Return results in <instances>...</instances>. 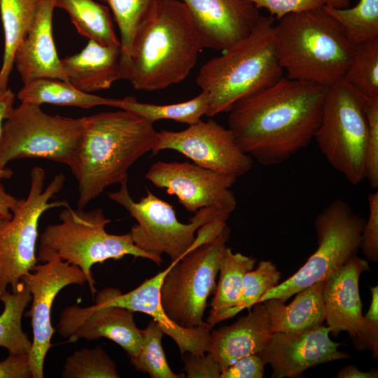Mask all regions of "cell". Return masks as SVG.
Listing matches in <instances>:
<instances>
[{"label": "cell", "instance_id": "6da1fadb", "mask_svg": "<svg viewBox=\"0 0 378 378\" xmlns=\"http://www.w3.org/2000/svg\"><path fill=\"white\" fill-rule=\"evenodd\" d=\"M327 88L286 76L237 102L228 128L239 147L264 165L281 163L314 139Z\"/></svg>", "mask_w": 378, "mask_h": 378}, {"label": "cell", "instance_id": "7a4b0ae2", "mask_svg": "<svg viewBox=\"0 0 378 378\" xmlns=\"http://www.w3.org/2000/svg\"><path fill=\"white\" fill-rule=\"evenodd\" d=\"M119 109L83 117L69 166L78 181V208L84 209L106 188L127 180L129 169L156 142L153 124Z\"/></svg>", "mask_w": 378, "mask_h": 378}, {"label": "cell", "instance_id": "3957f363", "mask_svg": "<svg viewBox=\"0 0 378 378\" xmlns=\"http://www.w3.org/2000/svg\"><path fill=\"white\" fill-rule=\"evenodd\" d=\"M202 49L186 4L160 0L134 36L123 79L137 90L165 89L190 74Z\"/></svg>", "mask_w": 378, "mask_h": 378}, {"label": "cell", "instance_id": "277c9868", "mask_svg": "<svg viewBox=\"0 0 378 378\" xmlns=\"http://www.w3.org/2000/svg\"><path fill=\"white\" fill-rule=\"evenodd\" d=\"M274 38L286 77L327 88L342 80L354 47L323 7L286 15L274 24Z\"/></svg>", "mask_w": 378, "mask_h": 378}, {"label": "cell", "instance_id": "5b68a950", "mask_svg": "<svg viewBox=\"0 0 378 378\" xmlns=\"http://www.w3.org/2000/svg\"><path fill=\"white\" fill-rule=\"evenodd\" d=\"M274 26V18L260 16L247 36L200 69L196 83L209 97L206 116L228 112L241 99L284 76L275 50Z\"/></svg>", "mask_w": 378, "mask_h": 378}, {"label": "cell", "instance_id": "8992f818", "mask_svg": "<svg viewBox=\"0 0 378 378\" xmlns=\"http://www.w3.org/2000/svg\"><path fill=\"white\" fill-rule=\"evenodd\" d=\"M83 209L68 204L59 214L60 223L46 226L39 238L38 262L57 259L79 267L93 296L96 293L92 272L94 265L127 255L154 262L150 255L135 246L130 232L113 234L106 231L111 220L102 209Z\"/></svg>", "mask_w": 378, "mask_h": 378}, {"label": "cell", "instance_id": "52a82bcc", "mask_svg": "<svg viewBox=\"0 0 378 378\" xmlns=\"http://www.w3.org/2000/svg\"><path fill=\"white\" fill-rule=\"evenodd\" d=\"M120 184L119 190L108 192V196L136 220L130 232L132 239L158 265L163 262L162 254L168 255L171 262L180 260L192 248L200 227L216 218H229L230 215L218 207H204L195 213L189 223H183L178 220L174 206L148 189L145 197L135 202L129 192L127 180Z\"/></svg>", "mask_w": 378, "mask_h": 378}, {"label": "cell", "instance_id": "ba28073f", "mask_svg": "<svg viewBox=\"0 0 378 378\" xmlns=\"http://www.w3.org/2000/svg\"><path fill=\"white\" fill-rule=\"evenodd\" d=\"M45 180L44 169L34 167L27 197L19 200L11 218L0 219V295L8 289L15 291L22 278L37 265L36 246L42 214L69 204L66 200L49 202L62 189L64 175H55L46 188Z\"/></svg>", "mask_w": 378, "mask_h": 378}, {"label": "cell", "instance_id": "9c48e42d", "mask_svg": "<svg viewBox=\"0 0 378 378\" xmlns=\"http://www.w3.org/2000/svg\"><path fill=\"white\" fill-rule=\"evenodd\" d=\"M368 136L364 99L343 80L328 88L314 139L329 164L353 185L365 179Z\"/></svg>", "mask_w": 378, "mask_h": 378}, {"label": "cell", "instance_id": "30bf717a", "mask_svg": "<svg viewBox=\"0 0 378 378\" xmlns=\"http://www.w3.org/2000/svg\"><path fill=\"white\" fill-rule=\"evenodd\" d=\"M230 235L226 225L214 239L170 262L160 286V301L167 315L177 325L186 328L209 326L203 316L208 298L216 290V278Z\"/></svg>", "mask_w": 378, "mask_h": 378}, {"label": "cell", "instance_id": "8fae6325", "mask_svg": "<svg viewBox=\"0 0 378 378\" xmlns=\"http://www.w3.org/2000/svg\"><path fill=\"white\" fill-rule=\"evenodd\" d=\"M83 118L49 115L41 106L21 102L2 125L0 168L12 160L41 158L70 165L78 146Z\"/></svg>", "mask_w": 378, "mask_h": 378}, {"label": "cell", "instance_id": "7c38bea8", "mask_svg": "<svg viewBox=\"0 0 378 378\" xmlns=\"http://www.w3.org/2000/svg\"><path fill=\"white\" fill-rule=\"evenodd\" d=\"M364 223L346 202H331L315 219L316 251L295 274L267 291L258 302L270 298L285 302L302 289L326 280L356 254Z\"/></svg>", "mask_w": 378, "mask_h": 378}, {"label": "cell", "instance_id": "4fadbf2b", "mask_svg": "<svg viewBox=\"0 0 378 378\" xmlns=\"http://www.w3.org/2000/svg\"><path fill=\"white\" fill-rule=\"evenodd\" d=\"M172 150L193 163L235 178L248 173L253 158L238 146L229 128L211 119L190 125L182 131L158 132L153 153Z\"/></svg>", "mask_w": 378, "mask_h": 378}, {"label": "cell", "instance_id": "5bb4252c", "mask_svg": "<svg viewBox=\"0 0 378 378\" xmlns=\"http://www.w3.org/2000/svg\"><path fill=\"white\" fill-rule=\"evenodd\" d=\"M370 270L366 260L354 255L324 281L322 298L330 333L337 336L346 331L358 350H370L377 359L378 322L363 315L358 285L360 274Z\"/></svg>", "mask_w": 378, "mask_h": 378}, {"label": "cell", "instance_id": "9a60e30c", "mask_svg": "<svg viewBox=\"0 0 378 378\" xmlns=\"http://www.w3.org/2000/svg\"><path fill=\"white\" fill-rule=\"evenodd\" d=\"M145 178L155 187L175 195L189 212L204 207H218L230 214L237 207L230 188L237 178L221 174L189 162L153 163Z\"/></svg>", "mask_w": 378, "mask_h": 378}, {"label": "cell", "instance_id": "2e32d148", "mask_svg": "<svg viewBox=\"0 0 378 378\" xmlns=\"http://www.w3.org/2000/svg\"><path fill=\"white\" fill-rule=\"evenodd\" d=\"M31 295V309L24 315L31 318L33 340L29 354L32 378L43 377V365L47 353L52 346L54 329L50 321L54 300L64 287L83 285L86 277L78 267L60 260L37 264L22 278Z\"/></svg>", "mask_w": 378, "mask_h": 378}, {"label": "cell", "instance_id": "e0dca14e", "mask_svg": "<svg viewBox=\"0 0 378 378\" xmlns=\"http://www.w3.org/2000/svg\"><path fill=\"white\" fill-rule=\"evenodd\" d=\"M134 315V312L117 305L69 306L60 313L57 332L71 342L79 339H109L132 358L142 344V330L137 328Z\"/></svg>", "mask_w": 378, "mask_h": 378}, {"label": "cell", "instance_id": "ac0fdd59", "mask_svg": "<svg viewBox=\"0 0 378 378\" xmlns=\"http://www.w3.org/2000/svg\"><path fill=\"white\" fill-rule=\"evenodd\" d=\"M323 324L300 332H274L258 355L272 368V378L298 377L306 370L350 356L338 350L342 344L332 341Z\"/></svg>", "mask_w": 378, "mask_h": 378}, {"label": "cell", "instance_id": "d6986e66", "mask_svg": "<svg viewBox=\"0 0 378 378\" xmlns=\"http://www.w3.org/2000/svg\"><path fill=\"white\" fill-rule=\"evenodd\" d=\"M170 267L171 264L125 294L115 288H104L97 293L95 303L120 306L134 312L146 314L159 325L164 334L175 342L181 354L186 352L204 354L209 346L212 328L209 326L192 328L181 327L170 319L162 306L160 286Z\"/></svg>", "mask_w": 378, "mask_h": 378}, {"label": "cell", "instance_id": "ffe728a7", "mask_svg": "<svg viewBox=\"0 0 378 378\" xmlns=\"http://www.w3.org/2000/svg\"><path fill=\"white\" fill-rule=\"evenodd\" d=\"M202 48L224 51L251 31L260 18L248 0H181Z\"/></svg>", "mask_w": 378, "mask_h": 378}, {"label": "cell", "instance_id": "44dd1931", "mask_svg": "<svg viewBox=\"0 0 378 378\" xmlns=\"http://www.w3.org/2000/svg\"><path fill=\"white\" fill-rule=\"evenodd\" d=\"M55 8V0H41L35 21L16 51L14 64L23 83L43 78L69 82L53 40Z\"/></svg>", "mask_w": 378, "mask_h": 378}, {"label": "cell", "instance_id": "7402d4cb", "mask_svg": "<svg viewBox=\"0 0 378 378\" xmlns=\"http://www.w3.org/2000/svg\"><path fill=\"white\" fill-rule=\"evenodd\" d=\"M252 307L247 315L232 325L211 331L207 353L219 364L221 372L241 357L258 354L270 341L273 332L265 304L258 302Z\"/></svg>", "mask_w": 378, "mask_h": 378}, {"label": "cell", "instance_id": "603a6c76", "mask_svg": "<svg viewBox=\"0 0 378 378\" xmlns=\"http://www.w3.org/2000/svg\"><path fill=\"white\" fill-rule=\"evenodd\" d=\"M120 46H106L89 41L79 53L61 59L69 83L84 92L111 88L122 79Z\"/></svg>", "mask_w": 378, "mask_h": 378}, {"label": "cell", "instance_id": "cb8c5ba5", "mask_svg": "<svg viewBox=\"0 0 378 378\" xmlns=\"http://www.w3.org/2000/svg\"><path fill=\"white\" fill-rule=\"evenodd\" d=\"M324 281H320L297 293L289 304L277 298L262 302L267 311L272 332L297 333L321 326L325 321L322 298Z\"/></svg>", "mask_w": 378, "mask_h": 378}, {"label": "cell", "instance_id": "d4e9b609", "mask_svg": "<svg viewBox=\"0 0 378 378\" xmlns=\"http://www.w3.org/2000/svg\"><path fill=\"white\" fill-rule=\"evenodd\" d=\"M41 0H0L4 50L0 69V93L5 92L16 51L32 27Z\"/></svg>", "mask_w": 378, "mask_h": 378}, {"label": "cell", "instance_id": "484cf974", "mask_svg": "<svg viewBox=\"0 0 378 378\" xmlns=\"http://www.w3.org/2000/svg\"><path fill=\"white\" fill-rule=\"evenodd\" d=\"M256 260L252 256L233 253L226 246L220 262L219 280L211 302L206 323L211 328L220 317L235 307L240 298L245 274L253 269Z\"/></svg>", "mask_w": 378, "mask_h": 378}, {"label": "cell", "instance_id": "4316f807", "mask_svg": "<svg viewBox=\"0 0 378 378\" xmlns=\"http://www.w3.org/2000/svg\"><path fill=\"white\" fill-rule=\"evenodd\" d=\"M21 102L41 106H57L90 108L96 106H115V99L105 98L84 92L70 83L55 78H37L24 83L18 93Z\"/></svg>", "mask_w": 378, "mask_h": 378}, {"label": "cell", "instance_id": "83f0119b", "mask_svg": "<svg viewBox=\"0 0 378 378\" xmlns=\"http://www.w3.org/2000/svg\"><path fill=\"white\" fill-rule=\"evenodd\" d=\"M55 8L64 10L78 32L106 46H120L111 10L95 0H55Z\"/></svg>", "mask_w": 378, "mask_h": 378}, {"label": "cell", "instance_id": "f1b7e54d", "mask_svg": "<svg viewBox=\"0 0 378 378\" xmlns=\"http://www.w3.org/2000/svg\"><path fill=\"white\" fill-rule=\"evenodd\" d=\"M209 103V94L201 91L190 100L164 105L139 102L134 97L128 96L116 99L114 107L132 112L152 124L160 120H172L190 125L206 115Z\"/></svg>", "mask_w": 378, "mask_h": 378}, {"label": "cell", "instance_id": "f546056e", "mask_svg": "<svg viewBox=\"0 0 378 378\" xmlns=\"http://www.w3.org/2000/svg\"><path fill=\"white\" fill-rule=\"evenodd\" d=\"M4 308L0 314V346L9 354H29L31 342L22 328V318L31 295L21 282L15 291L8 289L0 295Z\"/></svg>", "mask_w": 378, "mask_h": 378}, {"label": "cell", "instance_id": "4dcf8cb0", "mask_svg": "<svg viewBox=\"0 0 378 378\" xmlns=\"http://www.w3.org/2000/svg\"><path fill=\"white\" fill-rule=\"evenodd\" d=\"M342 80L365 102L378 99V38L354 46Z\"/></svg>", "mask_w": 378, "mask_h": 378}, {"label": "cell", "instance_id": "1f68e13d", "mask_svg": "<svg viewBox=\"0 0 378 378\" xmlns=\"http://www.w3.org/2000/svg\"><path fill=\"white\" fill-rule=\"evenodd\" d=\"M108 4L118 27L122 70L128 62L134 36L155 11L160 0H96Z\"/></svg>", "mask_w": 378, "mask_h": 378}, {"label": "cell", "instance_id": "d6a6232c", "mask_svg": "<svg viewBox=\"0 0 378 378\" xmlns=\"http://www.w3.org/2000/svg\"><path fill=\"white\" fill-rule=\"evenodd\" d=\"M353 46L378 38V0H358L351 8L323 6Z\"/></svg>", "mask_w": 378, "mask_h": 378}, {"label": "cell", "instance_id": "836d02e7", "mask_svg": "<svg viewBox=\"0 0 378 378\" xmlns=\"http://www.w3.org/2000/svg\"><path fill=\"white\" fill-rule=\"evenodd\" d=\"M163 335L159 325L150 320L142 330V344L139 353L130 358L132 365L152 378L185 377L183 374H176L169 368L162 345Z\"/></svg>", "mask_w": 378, "mask_h": 378}, {"label": "cell", "instance_id": "e575fe53", "mask_svg": "<svg viewBox=\"0 0 378 378\" xmlns=\"http://www.w3.org/2000/svg\"><path fill=\"white\" fill-rule=\"evenodd\" d=\"M64 378H118L115 363L100 346L76 351L67 357L62 372Z\"/></svg>", "mask_w": 378, "mask_h": 378}, {"label": "cell", "instance_id": "d590c367", "mask_svg": "<svg viewBox=\"0 0 378 378\" xmlns=\"http://www.w3.org/2000/svg\"><path fill=\"white\" fill-rule=\"evenodd\" d=\"M280 279L281 273L275 264L270 260L260 261L255 270L245 274L237 305L224 313L220 317L219 323L245 309H250L267 291L279 284Z\"/></svg>", "mask_w": 378, "mask_h": 378}, {"label": "cell", "instance_id": "8d00e7d4", "mask_svg": "<svg viewBox=\"0 0 378 378\" xmlns=\"http://www.w3.org/2000/svg\"><path fill=\"white\" fill-rule=\"evenodd\" d=\"M368 136L365 153V179L372 189L378 188V99L365 102Z\"/></svg>", "mask_w": 378, "mask_h": 378}, {"label": "cell", "instance_id": "74e56055", "mask_svg": "<svg viewBox=\"0 0 378 378\" xmlns=\"http://www.w3.org/2000/svg\"><path fill=\"white\" fill-rule=\"evenodd\" d=\"M369 214L363 227L360 248L365 258L378 261V191L370 193L368 197Z\"/></svg>", "mask_w": 378, "mask_h": 378}, {"label": "cell", "instance_id": "f35d334b", "mask_svg": "<svg viewBox=\"0 0 378 378\" xmlns=\"http://www.w3.org/2000/svg\"><path fill=\"white\" fill-rule=\"evenodd\" d=\"M258 9L264 8L278 21L287 15L321 8L326 0H248Z\"/></svg>", "mask_w": 378, "mask_h": 378}, {"label": "cell", "instance_id": "ab89813d", "mask_svg": "<svg viewBox=\"0 0 378 378\" xmlns=\"http://www.w3.org/2000/svg\"><path fill=\"white\" fill-rule=\"evenodd\" d=\"M183 370L188 378H220L221 369L217 361L207 352L196 355L189 352L182 354Z\"/></svg>", "mask_w": 378, "mask_h": 378}, {"label": "cell", "instance_id": "60d3db41", "mask_svg": "<svg viewBox=\"0 0 378 378\" xmlns=\"http://www.w3.org/2000/svg\"><path fill=\"white\" fill-rule=\"evenodd\" d=\"M264 367L258 354L246 356L222 370L220 378H262Z\"/></svg>", "mask_w": 378, "mask_h": 378}, {"label": "cell", "instance_id": "b9f144b4", "mask_svg": "<svg viewBox=\"0 0 378 378\" xmlns=\"http://www.w3.org/2000/svg\"><path fill=\"white\" fill-rule=\"evenodd\" d=\"M32 378L29 354H9L0 362V378Z\"/></svg>", "mask_w": 378, "mask_h": 378}, {"label": "cell", "instance_id": "7bdbcfd3", "mask_svg": "<svg viewBox=\"0 0 378 378\" xmlns=\"http://www.w3.org/2000/svg\"><path fill=\"white\" fill-rule=\"evenodd\" d=\"M15 94L10 88L0 93V135L2 125L10 112L13 108ZM13 174V172L8 168H0V183L4 179H9Z\"/></svg>", "mask_w": 378, "mask_h": 378}, {"label": "cell", "instance_id": "ee69618b", "mask_svg": "<svg viewBox=\"0 0 378 378\" xmlns=\"http://www.w3.org/2000/svg\"><path fill=\"white\" fill-rule=\"evenodd\" d=\"M18 199L5 191L2 183H0V219H10L17 206Z\"/></svg>", "mask_w": 378, "mask_h": 378}, {"label": "cell", "instance_id": "f6af8a7d", "mask_svg": "<svg viewBox=\"0 0 378 378\" xmlns=\"http://www.w3.org/2000/svg\"><path fill=\"white\" fill-rule=\"evenodd\" d=\"M377 370H372L370 372H363L355 365H350L343 368L337 374V378H377Z\"/></svg>", "mask_w": 378, "mask_h": 378}, {"label": "cell", "instance_id": "bcb514c9", "mask_svg": "<svg viewBox=\"0 0 378 378\" xmlns=\"http://www.w3.org/2000/svg\"><path fill=\"white\" fill-rule=\"evenodd\" d=\"M372 300L368 311L364 316L365 318L374 321L378 322V286H370Z\"/></svg>", "mask_w": 378, "mask_h": 378}, {"label": "cell", "instance_id": "7dc6e473", "mask_svg": "<svg viewBox=\"0 0 378 378\" xmlns=\"http://www.w3.org/2000/svg\"><path fill=\"white\" fill-rule=\"evenodd\" d=\"M350 0H326V6L335 8H343L349 7Z\"/></svg>", "mask_w": 378, "mask_h": 378}]
</instances>
